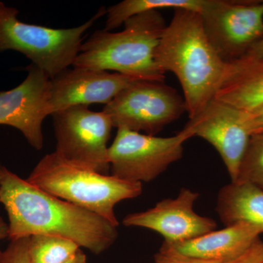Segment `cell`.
Here are the masks:
<instances>
[{"label":"cell","instance_id":"1","mask_svg":"<svg viewBox=\"0 0 263 263\" xmlns=\"http://www.w3.org/2000/svg\"><path fill=\"white\" fill-rule=\"evenodd\" d=\"M0 203L8 214L10 240L53 235L99 254L118 238L117 227L110 221L43 191L5 167L0 181Z\"/></svg>","mask_w":263,"mask_h":263},{"label":"cell","instance_id":"2","mask_svg":"<svg viewBox=\"0 0 263 263\" xmlns=\"http://www.w3.org/2000/svg\"><path fill=\"white\" fill-rule=\"evenodd\" d=\"M155 62L162 72L177 77L190 119L215 98L227 67L208 39L201 15L182 8L174 10L156 48Z\"/></svg>","mask_w":263,"mask_h":263},{"label":"cell","instance_id":"3","mask_svg":"<svg viewBox=\"0 0 263 263\" xmlns=\"http://www.w3.org/2000/svg\"><path fill=\"white\" fill-rule=\"evenodd\" d=\"M119 32L97 31L83 43L72 67L115 71L140 81L164 82L155 51L166 27L159 10L132 17Z\"/></svg>","mask_w":263,"mask_h":263},{"label":"cell","instance_id":"4","mask_svg":"<svg viewBox=\"0 0 263 263\" xmlns=\"http://www.w3.org/2000/svg\"><path fill=\"white\" fill-rule=\"evenodd\" d=\"M27 181L50 195L102 216L117 228L116 205L136 198L143 191L141 183L78 167L55 152L39 161Z\"/></svg>","mask_w":263,"mask_h":263},{"label":"cell","instance_id":"5","mask_svg":"<svg viewBox=\"0 0 263 263\" xmlns=\"http://www.w3.org/2000/svg\"><path fill=\"white\" fill-rule=\"evenodd\" d=\"M18 15L16 8L0 2V53L10 50L23 53L52 79L73 66L85 34L106 15V9L100 8L82 25L69 29L26 24Z\"/></svg>","mask_w":263,"mask_h":263},{"label":"cell","instance_id":"6","mask_svg":"<svg viewBox=\"0 0 263 263\" xmlns=\"http://www.w3.org/2000/svg\"><path fill=\"white\" fill-rule=\"evenodd\" d=\"M103 111L114 127L156 136L186 112L184 99L164 82L133 81Z\"/></svg>","mask_w":263,"mask_h":263},{"label":"cell","instance_id":"7","mask_svg":"<svg viewBox=\"0 0 263 263\" xmlns=\"http://www.w3.org/2000/svg\"><path fill=\"white\" fill-rule=\"evenodd\" d=\"M51 117L59 157L78 167L108 174V142L114 127L108 116L87 106H74Z\"/></svg>","mask_w":263,"mask_h":263},{"label":"cell","instance_id":"8","mask_svg":"<svg viewBox=\"0 0 263 263\" xmlns=\"http://www.w3.org/2000/svg\"><path fill=\"white\" fill-rule=\"evenodd\" d=\"M193 137L186 128L165 138L119 128L108 148L111 175L129 182H149L181 159L183 143Z\"/></svg>","mask_w":263,"mask_h":263},{"label":"cell","instance_id":"9","mask_svg":"<svg viewBox=\"0 0 263 263\" xmlns=\"http://www.w3.org/2000/svg\"><path fill=\"white\" fill-rule=\"evenodd\" d=\"M200 14L208 39L227 63L263 39V0H209Z\"/></svg>","mask_w":263,"mask_h":263},{"label":"cell","instance_id":"10","mask_svg":"<svg viewBox=\"0 0 263 263\" xmlns=\"http://www.w3.org/2000/svg\"><path fill=\"white\" fill-rule=\"evenodd\" d=\"M27 77L14 89L0 91V125L18 129L36 150L43 147V122L51 116V79L31 64Z\"/></svg>","mask_w":263,"mask_h":263},{"label":"cell","instance_id":"11","mask_svg":"<svg viewBox=\"0 0 263 263\" xmlns=\"http://www.w3.org/2000/svg\"><path fill=\"white\" fill-rule=\"evenodd\" d=\"M184 128L209 142L220 155L231 181L238 176V169L251 135L242 110L214 98L190 118Z\"/></svg>","mask_w":263,"mask_h":263},{"label":"cell","instance_id":"12","mask_svg":"<svg viewBox=\"0 0 263 263\" xmlns=\"http://www.w3.org/2000/svg\"><path fill=\"white\" fill-rule=\"evenodd\" d=\"M198 197L196 192L183 188L176 198L165 199L145 212L128 214L123 219V224L154 230L164 237L165 243L193 239L217 227L214 219L194 211Z\"/></svg>","mask_w":263,"mask_h":263},{"label":"cell","instance_id":"13","mask_svg":"<svg viewBox=\"0 0 263 263\" xmlns=\"http://www.w3.org/2000/svg\"><path fill=\"white\" fill-rule=\"evenodd\" d=\"M129 76L108 71L72 67L51 79L49 106L55 112L74 106L110 103L133 81Z\"/></svg>","mask_w":263,"mask_h":263},{"label":"cell","instance_id":"14","mask_svg":"<svg viewBox=\"0 0 263 263\" xmlns=\"http://www.w3.org/2000/svg\"><path fill=\"white\" fill-rule=\"evenodd\" d=\"M262 230L247 223L227 226L193 239L178 243L163 242L160 252L180 254L219 263H230L243 255L259 240Z\"/></svg>","mask_w":263,"mask_h":263},{"label":"cell","instance_id":"15","mask_svg":"<svg viewBox=\"0 0 263 263\" xmlns=\"http://www.w3.org/2000/svg\"><path fill=\"white\" fill-rule=\"evenodd\" d=\"M242 111H251L263 104V58L241 57L227 63L215 98Z\"/></svg>","mask_w":263,"mask_h":263},{"label":"cell","instance_id":"16","mask_svg":"<svg viewBox=\"0 0 263 263\" xmlns=\"http://www.w3.org/2000/svg\"><path fill=\"white\" fill-rule=\"evenodd\" d=\"M216 210L226 227L247 223L263 231V190L252 183L231 181L223 186Z\"/></svg>","mask_w":263,"mask_h":263},{"label":"cell","instance_id":"17","mask_svg":"<svg viewBox=\"0 0 263 263\" xmlns=\"http://www.w3.org/2000/svg\"><path fill=\"white\" fill-rule=\"evenodd\" d=\"M209 0H124L106 10L105 31L110 32L135 15L151 10L182 8L200 13Z\"/></svg>","mask_w":263,"mask_h":263},{"label":"cell","instance_id":"18","mask_svg":"<svg viewBox=\"0 0 263 263\" xmlns=\"http://www.w3.org/2000/svg\"><path fill=\"white\" fill-rule=\"evenodd\" d=\"M80 248L76 242L61 237L48 235L29 237L31 263H63L72 258Z\"/></svg>","mask_w":263,"mask_h":263},{"label":"cell","instance_id":"19","mask_svg":"<svg viewBox=\"0 0 263 263\" xmlns=\"http://www.w3.org/2000/svg\"><path fill=\"white\" fill-rule=\"evenodd\" d=\"M235 181L252 183L263 190V133L251 136Z\"/></svg>","mask_w":263,"mask_h":263},{"label":"cell","instance_id":"20","mask_svg":"<svg viewBox=\"0 0 263 263\" xmlns=\"http://www.w3.org/2000/svg\"><path fill=\"white\" fill-rule=\"evenodd\" d=\"M29 237L11 240L3 252L0 263H31L29 253Z\"/></svg>","mask_w":263,"mask_h":263},{"label":"cell","instance_id":"21","mask_svg":"<svg viewBox=\"0 0 263 263\" xmlns=\"http://www.w3.org/2000/svg\"><path fill=\"white\" fill-rule=\"evenodd\" d=\"M246 125L251 135L263 133V104L251 111H243Z\"/></svg>","mask_w":263,"mask_h":263},{"label":"cell","instance_id":"22","mask_svg":"<svg viewBox=\"0 0 263 263\" xmlns=\"http://www.w3.org/2000/svg\"><path fill=\"white\" fill-rule=\"evenodd\" d=\"M155 263H219L195 257H186L180 254L159 252L155 254Z\"/></svg>","mask_w":263,"mask_h":263},{"label":"cell","instance_id":"23","mask_svg":"<svg viewBox=\"0 0 263 263\" xmlns=\"http://www.w3.org/2000/svg\"><path fill=\"white\" fill-rule=\"evenodd\" d=\"M230 263H263V242L259 240L243 255Z\"/></svg>","mask_w":263,"mask_h":263},{"label":"cell","instance_id":"24","mask_svg":"<svg viewBox=\"0 0 263 263\" xmlns=\"http://www.w3.org/2000/svg\"><path fill=\"white\" fill-rule=\"evenodd\" d=\"M243 57L251 59V60H258V59L263 58V39L252 46Z\"/></svg>","mask_w":263,"mask_h":263},{"label":"cell","instance_id":"25","mask_svg":"<svg viewBox=\"0 0 263 263\" xmlns=\"http://www.w3.org/2000/svg\"><path fill=\"white\" fill-rule=\"evenodd\" d=\"M63 263H86V254L80 249L72 258Z\"/></svg>","mask_w":263,"mask_h":263},{"label":"cell","instance_id":"26","mask_svg":"<svg viewBox=\"0 0 263 263\" xmlns=\"http://www.w3.org/2000/svg\"><path fill=\"white\" fill-rule=\"evenodd\" d=\"M6 238H8V224L0 216V240ZM2 254L3 252L0 250V259H1Z\"/></svg>","mask_w":263,"mask_h":263},{"label":"cell","instance_id":"27","mask_svg":"<svg viewBox=\"0 0 263 263\" xmlns=\"http://www.w3.org/2000/svg\"><path fill=\"white\" fill-rule=\"evenodd\" d=\"M4 168L5 167H3L1 163H0V181H1L2 178H3V172H4Z\"/></svg>","mask_w":263,"mask_h":263}]
</instances>
